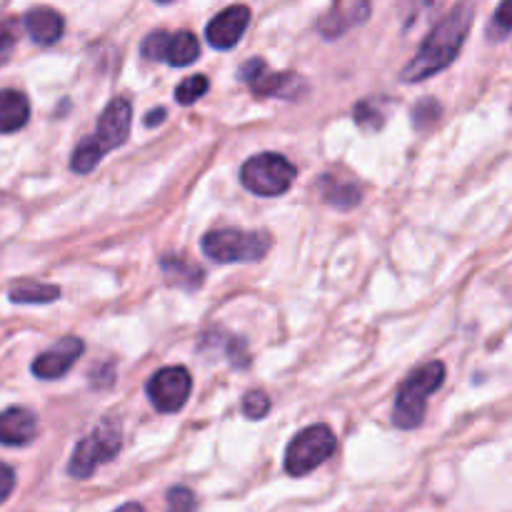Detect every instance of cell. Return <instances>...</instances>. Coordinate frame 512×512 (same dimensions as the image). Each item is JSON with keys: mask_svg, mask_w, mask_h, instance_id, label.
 <instances>
[{"mask_svg": "<svg viewBox=\"0 0 512 512\" xmlns=\"http://www.w3.org/2000/svg\"><path fill=\"white\" fill-rule=\"evenodd\" d=\"M273 240L268 233H245V230L223 228L210 230L203 238V253L218 263H253L265 258Z\"/></svg>", "mask_w": 512, "mask_h": 512, "instance_id": "3", "label": "cell"}, {"mask_svg": "<svg viewBox=\"0 0 512 512\" xmlns=\"http://www.w3.org/2000/svg\"><path fill=\"white\" fill-rule=\"evenodd\" d=\"M158 3H170V0H158Z\"/></svg>", "mask_w": 512, "mask_h": 512, "instance_id": "30", "label": "cell"}, {"mask_svg": "<svg viewBox=\"0 0 512 512\" xmlns=\"http://www.w3.org/2000/svg\"><path fill=\"white\" fill-rule=\"evenodd\" d=\"M13 488H15L13 468H8L5 463H0V503H5V500L10 498Z\"/></svg>", "mask_w": 512, "mask_h": 512, "instance_id": "26", "label": "cell"}, {"mask_svg": "<svg viewBox=\"0 0 512 512\" xmlns=\"http://www.w3.org/2000/svg\"><path fill=\"white\" fill-rule=\"evenodd\" d=\"M120 450V428L110 420L100 423L88 438H83L70 458L68 473L73 478H90L100 465L110 463Z\"/></svg>", "mask_w": 512, "mask_h": 512, "instance_id": "6", "label": "cell"}, {"mask_svg": "<svg viewBox=\"0 0 512 512\" xmlns=\"http://www.w3.org/2000/svg\"><path fill=\"white\" fill-rule=\"evenodd\" d=\"M510 30H512V0H503L493 15V33L498 35V38H503V35L510 33Z\"/></svg>", "mask_w": 512, "mask_h": 512, "instance_id": "23", "label": "cell"}, {"mask_svg": "<svg viewBox=\"0 0 512 512\" xmlns=\"http://www.w3.org/2000/svg\"><path fill=\"white\" fill-rule=\"evenodd\" d=\"M335 448H338V440L328 425H310L290 440L288 453H285V470L295 478L313 473L335 453Z\"/></svg>", "mask_w": 512, "mask_h": 512, "instance_id": "5", "label": "cell"}, {"mask_svg": "<svg viewBox=\"0 0 512 512\" xmlns=\"http://www.w3.org/2000/svg\"><path fill=\"white\" fill-rule=\"evenodd\" d=\"M38 435V418L28 408H8L0 413V445L20 448Z\"/></svg>", "mask_w": 512, "mask_h": 512, "instance_id": "13", "label": "cell"}, {"mask_svg": "<svg viewBox=\"0 0 512 512\" xmlns=\"http://www.w3.org/2000/svg\"><path fill=\"white\" fill-rule=\"evenodd\" d=\"M320 195L328 205L340 210L355 208L360 203V188L355 183H348V180H340L335 175H325L320 180Z\"/></svg>", "mask_w": 512, "mask_h": 512, "instance_id": "16", "label": "cell"}, {"mask_svg": "<svg viewBox=\"0 0 512 512\" xmlns=\"http://www.w3.org/2000/svg\"><path fill=\"white\" fill-rule=\"evenodd\" d=\"M30 118V103L18 90H0V133H15Z\"/></svg>", "mask_w": 512, "mask_h": 512, "instance_id": "15", "label": "cell"}, {"mask_svg": "<svg viewBox=\"0 0 512 512\" xmlns=\"http://www.w3.org/2000/svg\"><path fill=\"white\" fill-rule=\"evenodd\" d=\"M13 45H15V33L8 23L0 20V65L8 60V55L13 53Z\"/></svg>", "mask_w": 512, "mask_h": 512, "instance_id": "25", "label": "cell"}, {"mask_svg": "<svg viewBox=\"0 0 512 512\" xmlns=\"http://www.w3.org/2000/svg\"><path fill=\"white\" fill-rule=\"evenodd\" d=\"M413 113H415V125H420V128H423V120H430V123H433V120H438L440 105L435 103V100H423L420 105H415Z\"/></svg>", "mask_w": 512, "mask_h": 512, "instance_id": "24", "label": "cell"}, {"mask_svg": "<svg viewBox=\"0 0 512 512\" xmlns=\"http://www.w3.org/2000/svg\"><path fill=\"white\" fill-rule=\"evenodd\" d=\"M268 410H270V400L268 395L260 393V390H250V393L243 398V413L248 415L250 420L265 418Z\"/></svg>", "mask_w": 512, "mask_h": 512, "instance_id": "21", "label": "cell"}, {"mask_svg": "<svg viewBox=\"0 0 512 512\" xmlns=\"http://www.w3.org/2000/svg\"><path fill=\"white\" fill-rule=\"evenodd\" d=\"M295 175H298L295 165L278 153L255 155V158L245 160L243 170H240V180L245 188L260 198L283 195L293 185Z\"/></svg>", "mask_w": 512, "mask_h": 512, "instance_id": "4", "label": "cell"}, {"mask_svg": "<svg viewBox=\"0 0 512 512\" xmlns=\"http://www.w3.org/2000/svg\"><path fill=\"white\" fill-rule=\"evenodd\" d=\"M443 380H445V365L440 363V360L415 370V373L400 385L398 398H395V410H393L395 425L403 430L418 428L425 418V408H428L430 395L443 385Z\"/></svg>", "mask_w": 512, "mask_h": 512, "instance_id": "2", "label": "cell"}, {"mask_svg": "<svg viewBox=\"0 0 512 512\" xmlns=\"http://www.w3.org/2000/svg\"><path fill=\"white\" fill-rule=\"evenodd\" d=\"M210 88V80L205 78V75H190V78H185L183 83L175 88V100H178L180 105H193L195 100L203 98L205 93H208Z\"/></svg>", "mask_w": 512, "mask_h": 512, "instance_id": "20", "label": "cell"}, {"mask_svg": "<svg viewBox=\"0 0 512 512\" xmlns=\"http://www.w3.org/2000/svg\"><path fill=\"white\" fill-rule=\"evenodd\" d=\"M413 3H415V10L420 13L423 8H433V5L440 3V0H413Z\"/></svg>", "mask_w": 512, "mask_h": 512, "instance_id": "28", "label": "cell"}, {"mask_svg": "<svg viewBox=\"0 0 512 512\" xmlns=\"http://www.w3.org/2000/svg\"><path fill=\"white\" fill-rule=\"evenodd\" d=\"M195 495L188 488H173L168 493V512H193Z\"/></svg>", "mask_w": 512, "mask_h": 512, "instance_id": "22", "label": "cell"}, {"mask_svg": "<svg viewBox=\"0 0 512 512\" xmlns=\"http://www.w3.org/2000/svg\"><path fill=\"white\" fill-rule=\"evenodd\" d=\"M130 123H133V108H130L128 100L115 98L113 103H108V108L103 110L98 120V130H95V138L100 140L105 153L128 140Z\"/></svg>", "mask_w": 512, "mask_h": 512, "instance_id": "12", "label": "cell"}, {"mask_svg": "<svg viewBox=\"0 0 512 512\" xmlns=\"http://www.w3.org/2000/svg\"><path fill=\"white\" fill-rule=\"evenodd\" d=\"M115 512H145V510L140 508L138 503H128V505H123V508H120V510H115Z\"/></svg>", "mask_w": 512, "mask_h": 512, "instance_id": "29", "label": "cell"}, {"mask_svg": "<svg viewBox=\"0 0 512 512\" xmlns=\"http://www.w3.org/2000/svg\"><path fill=\"white\" fill-rule=\"evenodd\" d=\"M473 5L460 3L430 30L428 38L418 48L415 58L405 65L403 80L405 83H418V80H428L438 75L440 70L448 68L455 58H458L460 48H463L465 38L473 25Z\"/></svg>", "mask_w": 512, "mask_h": 512, "instance_id": "1", "label": "cell"}, {"mask_svg": "<svg viewBox=\"0 0 512 512\" xmlns=\"http://www.w3.org/2000/svg\"><path fill=\"white\" fill-rule=\"evenodd\" d=\"M248 23L250 8H245V5H230V8L220 10V13L208 23V30H205L208 43L220 50L233 48V45H238V40L243 38Z\"/></svg>", "mask_w": 512, "mask_h": 512, "instance_id": "11", "label": "cell"}, {"mask_svg": "<svg viewBox=\"0 0 512 512\" xmlns=\"http://www.w3.org/2000/svg\"><path fill=\"white\" fill-rule=\"evenodd\" d=\"M165 120V110L160 108V110H150L148 113V118H145V125H155V123H163Z\"/></svg>", "mask_w": 512, "mask_h": 512, "instance_id": "27", "label": "cell"}, {"mask_svg": "<svg viewBox=\"0 0 512 512\" xmlns=\"http://www.w3.org/2000/svg\"><path fill=\"white\" fill-rule=\"evenodd\" d=\"M143 58L148 60H165V63L175 65V68H185V65L195 63L200 55V43L190 30H180V33H165V30H155L140 45Z\"/></svg>", "mask_w": 512, "mask_h": 512, "instance_id": "8", "label": "cell"}, {"mask_svg": "<svg viewBox=\"0 0 512 512\" xmlns=\"http://www.w3.org/2000/svg\"><path fill=\"white\" fill-rule=\"evenodd\" d=\"M190 390H193V380H190L188 368H183V365L160 368L148 380V398L160 413H178L188 403Z\"/></svg>", "mask_w": 512, "mask_h": 512, "instance_id": "9", "label": "cell"}, {"mask_svg": "<svg viewBox=\"0 0 512 512\" xmlns=\"http://www.w3.org/2000/svg\"><path fill=\"white\" fill-rule=\"evenodd\" d=\"M60 290L55 285H45V283H18L10 288V300L13 303H53L58 300Z\"/></svg>", "mask_w": 512, "mask_h": 512, "instance_id": "18", "label": "cell"}, {"mask_svg": "<svg viewBox=\"0 0 512 512\" xmlns=\"http://www.w3.org/2000/svg\"><path fill=\"white\" fill-rule=\"evenodd\" d=\"M25 28H28L30 38L40 45L58 43L60 35L65 30V20L58 10L53 8H33L25 15Z\"/></svg>", "mask_w": 512, "mask_h": 512, "instance_id": "14", "label": "cell"}, {"mask_svg": "<svg viewBox=\"0 0 512 512\" xmlns=\"http://www.w3.org/2000/svg\"><path fill=\"white\" fill-rule=\"evenodd\" d=\"M240 78L245 80L253 95L258 98H298L305 90V83L295 73H275L260 58L248 60L240 68Z\"/></svg>", "mask_w": 512, "mask_h": 512, "instance_id": "7", "label": "cell"}, {"mask_svg": "<svg viewBox=\"0 0 512 512\" xmlns=\"http://www.w3.org/2000/svg\"><path fill=\"white\" fill-rule=\"evenodd\" d=\"M83 348H85L83 340L73 338V335L58 340L53 348H48L45 353H40L38 358H35L33 375L40 380L63 378V375L68 373L75 363H78V358L83 355Z\"/></svg>", "mask_w": 512, "mask_h": 512, "instance_id": "10", "label": "cell"}, {"mask_svg": "<svg viewBox=\"0 0 512 512\" xmlns=\"http://www.w3.org/2000/svg\"><path fill=\"white\" fill-rule=\"evenodd\" d=\"M163 273L170 283L185 290H195L203 283V270H200V265L180 258V255H168V258H163Z\"/></svg>", "mask_w": 512, "mask_h": 512, "instance_id": "17", "label": "cell"}, {"mask_svg": "<svg viewBox=\"0 0 512 512\" xmlns=\"http://www.w3.org/2000/svg\"><path fill=\"white\" fill-rule=\"evenodd\" d=\"M103 155H105V150H103V145H100V140L95 138V135H88V138H85L83 143L75 148L73 160H70V168H73L78 175H85L100 163V158H103Z\"/></svg>", "mask_w": 512, "mask_h": 512, "instance_id": "19", "label": "cell"}]
</instances>
